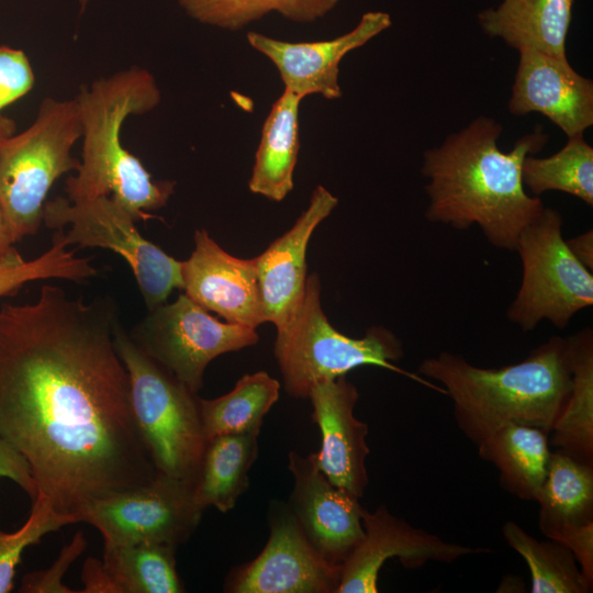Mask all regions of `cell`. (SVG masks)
<instances>
[{
	"label": "cell",
	"mask_w": 593,
	"mask_h": 593,
	"mask_svg": "<svg viewBox=\"0 0 593 593\" xmlns=\"http://www.w3.org/2000/svg\"><path fill=\"white\" fill-rule=\"evenodd\" d=\"M270 535L262 551L228 577L233 593H336L342 567L311 545L291 510L271 508Z\"/></svg>",
	"instance_id": "7c38bea8"
},
{
	"label": "cell",
	"mask_w": 593,
	"mask_h": 593,
	"mask_svg": "<svg viewBox=\"0 0 593 593\" xmlns=\"http://www.w3.org/2000/svg\"><path fill=\"white\" fill-rule=\"evenodd\" d=\"M302 97L284 89L272 104L261 128L248 188L280 202L293 189L300 149L299 109Z\"/></svg>",
	"instance_id": "44dd1931"
},
{
	"label": "cell",
	"mask_w": 593,
	"mask_h": 593,
	"mask_svg": "<svg viewBox=\"0 0 593 593\" xmlns=\"http://www.w3.org/2000/svg\"><path fill=\"white\" fill-rule=\"evenodd\" d=\"M417 373L440 383L461 432L475 445L506 424L550 434L571 390L568 338L552 336L522 361L482 368L459 354L424 359Z\"/></svg>",
	"instance_id": "3957f363"
},
{
	"label": "cell",
	"mask_w": 593,
	"mask_h": 593,
	"mask_svg": "<svg viewBox=\"0 0 593 593\" xmlns=\"http://www.w3.org/2000/svg\"><path fill=\"white\" fill-rule=\"evenodd\" d=\"M279 382L265 371L243 376L235 388L216 399L199 398L208 439L225 434H259L264 416L279 399Z\"/></svg>",
	"instance_id": "484cf974"
},
{
	"label": "cell",
	"mask_w": 593,
	"mask_h": 593,
	"mask_svg": "<svg viewBox=\"0 0 593 593\" xmlns=\"http://www.w3.org/2000/svg\"><path fill=\"white\" fill-rule=\"evenodd\" d=\"M81 122L80 167L65 186L70 202L109 195L137 221L155 216L175 191V181L153 180L142 161L121 143L130 115L153 111L161 101L155 77L133 66L80 88L76 97Z\"/></svg>",
	"instance_id": "277c9868"
},
{
	"label": "cell",
	"mask_w": 593,
	"mask_h": 593,
	"mask_svg": "<svg viewBox=\"0 0 593 593\" xmlns=\"http://www.w3.org/2000/svg\"><path fill=\"white\" fill-rule=\"evenodd\" d=\"M176 549L155 542L104 546L102 561L120 593H181Z\"/></svg>",
	"instance_id": "4316f807"
},
{
	"label": "cell",
	"mask_w": 593,
	"mask_h": 593,
	"mask_svg": "<svg viewBox=\"0 0 593 593\" xmlns=\"http://www.w3.org/2000/svg\"><path fill=\"white\" fill-rule=\"evenodd\" d=\"M118 323L110 298L86 302L49 283L31 303L0 306V437L59 513L78 517L157 475L115 348Z\"/></svg>",
	"instance_id": "6da1fadb"
},
{
	"label": "cell",
	"mask_w": 593,
	"mask_h": 593,
	"mask_svg": "<svg viewBox=\"0 0 593 593\" xmlns=\"http://www.w3.org/2000/svg\"><path fill=\"white\" fill-rule=\"evenodd\" d=\"M79 138L81 122L76 98L47 97L26 130L1 141L0 211L14 244L38 231L54 182L79 169L80 160L71 155Z\"/></svg>",
	"instance_id": "5b68a950"
},
{
	"label": "cell",
	"mask_w": 593,
	"mask_h": 593,
	"mask_svg": "<svg viewBox=\"0 0 593 593\" xmlns=\"http://www.w3.org/2000/svg\"><path fill=\"white\" fill-rule=\"evenodd\" d=\"M43 222L49 228H63L67 245L119 254L128 264L148 310L166 303L175 289L183 290L182 261L144 238L132 215L109 195L81 202L57 197L45 202Z\"/></svg>",
	"instance_id": "9c48e42d"
},
{
	"label": "cell",
	"mask_w": 593,
	"mask_h": 593,
	"mask_svg": "<svg viewBox=\"0 0 593 593\" xmlns=\"http://www.w3.org/2000/svg\"><path fill=\"white\" fill-rule=\"evenodd\" d=\"M309 398L322 436L320 450L310 454L312 459L332 484L360 499L369 483L366 459L370 449L368 425L354 415L357 388L340 376L315 383Z\"/></svg>",
	"instance_id": "2e32d148"
},
{
	"label": "cell",
	"mask_w": 593,
	"mask_h": 593,
	"mask_svg": "<svg viewBox=\"0 0 593 593\" xmlns=\"http://www.w3.org/2000/svg\"><path fill=\"white\" fill-rule=\"evenodd\" d=\"M573 256L589 270H593V232L592 228L566 239Z\"/></svg>",
	"instance_id": "f35d334b"
},
{
	"label": "cell",
	"mask_w": 593,
	"mask_h": 593,
	"mask_svg": "<svg viewBox=\"0 0 593 593\" xmlns=\"http://www.w3.org/2000/svg\"><path fill=\"white\" fill-rule=\"evenodd\" d=\"M548 435L537 427L506 424L479 443L478 452L496 468L506 491L536 501L552 452Z\"/></svg>",
	"instance_id": "7402d4cb"
},
{
	"label": "cell",
	"mask_w": 593,
	"mask_h": 593,
	"mask_svg": "<svg viewBox=\"0 0 593 593\" xmlns=\"http://www.w3.org/2000/svg\"><path fill=\"white\" fill-rule=\"evenodd\" d=\"M522 181L536 197L546 191H561L593 205V147L583 134L568 137L556 154L537 158L525 157Z\"/></svg>",
	"instance_id": "f1b7e54d"
},
{
	"label": "cell",
	"mask_w": 593,
	"mask_h": 593,
	"mask_svg": "<svg viewBox=\"0 0 593 593\" xmlns=\"http://www.w3.org/2000/svg\"><path fill=\"white\" fill-rule=\"evenodd\" d=\"M288 469L294 479L289 508L318 553L342 567L365 535L359 497L332 484L311 455L290 451Z\"/></svg>",
	"instance_id": "5bb4252c"
},
{
	"label": "cell",
	"mask_w": 593,
	"mask_h": 593,
	"mask_svg": "<svg viewBox=\"0 0 593 593\" xmlns=\"http://www.w3.org/2000/svg\"><path fill=\"white\" fill-rule=\"evenodd\" d=\"M202 513L189 485L157 473L147 484L86 505L78 517L99 530L104 546L155 542L178 548Z\"/></svg>",
	"instance_id": "8fae6325"
},
{
	"label": "cell",
	"mask_w": 593,
	"mask_h": 593,
	"mask_svg": "<svg viewBox=\"0 0 593 593\" xmlns=\"http://www.w3.org/2000/svg\"><path fill=\"white\" fill-rule=\"evenodd\" d=\"M114 344L128 373L134 416L157 473L192 489L208 443L197 393L145 354L120 323Z\"/></svg>",
	"instance_id": "8992f818"
},
{
	"label": "cell",
	"mask_w": 593,
	"mask_h": 593,
	"mask_svg": "<svg viewBox=\"0 0 593 593\" xmlns=\"http://www.w3.org/2000/svg\"><path fill=\"white\" fill-rule=\"evenodd\" d=\"M35 77L22 49L0 46V113L3 108L30 92Z\"/></svg>",
	"instance_id": "836d02e7"
},
{
	"label": "cell",
	"mask_w": 593,
	"mask_h": 593,
	"mask_svg": "<svg viewBox=\"0 0 593 593\" xmlns=\"http://www.w3.org/2000/svg\"><path fill=\"white\" fill-rule=\"evenodd\" d=\"M197 22L237 32L276 12L295 23H313L329 13L340 0H176Z\"/></svg>",
	"instance_id": "83f0119b"
},
{
	"label": "cell",
	"mask_w": 593,
	"mask_h": 593,
	"mask_svg": "<svg viewBox=\"0 0 593 593\" xmlns=\"http://www.w3.org/2000/svg\"><path fill=\"white\" fill-rule=\"evenodd\" d=\"M361 518L363 538L342 566L336 593H377L380 569L390 558L395 557L405 568L414 569L429 561L451 563L466 556L491 551L445 541L394 516L385 505L374 512L363 508Z\"/></svg>",
	"instance_id": "4fadbf2b"
},
{
	"label": "cell",
	"mask_w": 593,
	"mask_h": 593,
	"mask_svg": "<svg viewBox=\"0 0 593 593\" xmlns=\"http://www.w3.org/2000/svg\"><path fill=\"white\" fill-rule=\"evenodd\" d=\"M507 545L529 568L532 593H588L592 586L585 581L571 551L555 541H541L508 521L502 527Z\"/></svg>",
	"instance_id": "f546056e"
},
{
	"label": "cell",
	"mask_w": 593,
	"mask_h": 593,
	"mask_svg": "<svg viewBox=\"0 0 593 593\" xmlns=\"http://www.w3.org/2000/svg\"><path fill=\"white\" fill-rule=\"evenodd\" d=\"M89 0H79L80 13H83Z\"/></svg>",
	"instance_id": "ab89813d"
},
{
	"label": "cell",
	"mask_w": 593,
	"mask_h": 593,
	"mask_svg": "<svg viewBox=\"0 0 593 593\" xmlns=\"http://www.w3.org/2000/svg\"><path fill=\"white\" fill-rule=\"evenodd\" d=\"M130 335L194 393L202 388L205 368L215 357L258 342L255 328L220 322L184 293L172 303L148 310Z\"/></svg>",
	"instance_id": "30bf717a"
},
{
	"label": "cell",
	"mask_w": 593,
	"mask_h": 593,
	"mask_svg": "<svg viewBox=\"0 0 593 593\" xmlns=\"http://www.w3.org/2000/svg\"><path fill=\"white\" fill-rule=\"evenodd\" d=\"M574 556L585 581L593 584V522L559 528L547 536Z\"/></svg>",
	"instance_id": "e575fe53"
},
{
	"label": "cell",
	"mask_w": 593,
	"mask_h": 593,
	"mask_svg": "<svg viewBox=\"0 0 593 593\" xmlns=\"http://www.w3.org/2000/svg\"><path fill=\"white\" fill-rule=\"evenodd\" d=\"M337 204L334 194L317 186L292 227L254 258L264 316L277 331L286 327L301 307L307 278L309 240Z\"/></svg>",
	"instance_id": "d6986e66"
},
{
	"label": "cell",
	"mask_w": 593,
	"mask_h": 593,
	"mask_svg": "<svg viewBox=\"0 0 593 593\" xmlns=\"http://www.w3.org/2000/svg\"><path fill=\"white\" fill-rule=\"evenodd\" d=\"M320 293L318 277L312 273L306 278L298 313L286 327L277 331L275 355L287 393L309 398L317 382L346 376L360 366H377L445 394L441 387L393 363L403 356V346L391 331L372 326L363 337L353 338L335 329L322 310Z\"/></svg>",
	"instance_id": "52a82bcc"
},
{
	"label": "cell",
	"mask_w": 593,
	"mask_h": 593,
	"mask_svg": "<svg viewBox=\"0 0 593 593\" xmlns=\"http://www.w3.org/2000/svg\"><path fill=\"white\" fill-rule=\"evenodd\" d=\"M75 523H79L76 515L57 512L38 493L32 502L29 517L20 528L12 533L0 528V593L13 590L16 568L26 548L40 544L45 535Z\"/></svg>",
	"instance_id": "1f68e13d"
},
{
	"label": "cell",
	"mask_w": 593,
	"mask_h": 593,
	"mask_svg": "<svg viewBox=\"0 0 593 593\" xmlns=\"http://www.w3.org/2000/svg\"><path fill=\"white\" fill-rule=\"evenodd\" d=\"M502 131L494 119L479 116L424 153L425 216L456 230L477 225L492 246L515 251L522 231L545 206L525 190L523 161L542 149L548 134L537 127L504 153L497 147Z\"/></svg>",
	"instance_id": "7a4b0ae2"
},
{
	"label": "cell",
	"mask_w": 593,
	"mask_h": 593,
	"mask_svg": "<svg viewBox=\"0 0 593 593\" xmlns=\"http://www.w3.org/2000/svg\"><path fill=\"white\" fill-rule=\"evenodd\" d=\"M574 0H502L478 13L481 30L516 51L532 48L564 58Z\"/></svg>",
	"instance_id": "ffe728a7"
},
{
	"label": "cell",
	"mask_w": 593,
	"mask_h": 593,
	"mask_svg": "<svg viewBox=\"0 0 593 593\" xmlns=\"http://www.w3.org/2000/svg\"><path fill=\"white\" fill-rule=\"evenodd\" d=\"M562 225L561 214L544 206L517 240L523 276L506 316L524 332L542 320L564 328L578 312L593 305L592 271L569 249Z\"/></svg>",
	"instance_id": "ba28073f"
},
{
	"label": "cell",
	"mask_w": 593,
	"mask_h": 593,
	"mask_svg": "<svg viewBox=\"0 0 593 593\" xmlns=\"http://www.w3.org/2000/svg\"><path fill=\"white\" fill-rule=\"evenodd\" d=\"M63 228L56 230L53 244L41 256L25 260L21 255L0 260V298L18 291L27 282L63 279L83 282L97 275L89 257H78L69 250Z\"/></svg>",
	"instance_id": "4dcf8cb0"
},
{
	"label": "cell",
	"mask_w": 593,
	"mask_h": 593,
	"mask_svg": "<svg viewBox=\"0 0 593 593\" xmlns=\"http://www.w3.org/2000/svg\"><path fill=\"white\" fill-rule=\"evenodd\" d=\"M508 111L538 112L569 137L593 125V82L577 72L567 57L521 48Z\"/></svg>",
	"instance_id": "e0dca14e"
},
{
	"label": "cell",
	"mask_w": 593,
	"mask_h": 593,
	"mask_svg": "<svg viewBox=\"0 0 593 593\" xmlns=\"http://www.w3.org/2000/svg\"><path fill=\"white\" fill-rule=\"evenodd\" d=\"M87 547L82 532H77L71 541L64 546L55 562L45 570L27 572L21 582V593H77L65 583L63 578L70 564L77 560Z\"/></svg>",
	"instance_id": "d6a6232c"
},
{
	"label": "cell",
	"mask_w": 593,
	"mask_h": 593,
	"mask_svg": "<svg viewBox=\"0 0 593 593\" xmlns=\"http://www.w3.org/2000/svg\"><path fill=\"white\" fill-rule=\"evenodd\" d=\"M571 390L552 429L549 445L593 465V332L568 337Z\"/></svg>",
	"instance_id": "603a6c76"
},
{
	"label": "cell",
	"mask_w": 593,
	"mask_h": 593,
	"mask_svg": "<svg viewBox=\"0 0 593 593\" xmlns=\"http://www.w3.org/2000/svg\"><path fill=\"white\" fill-rule=\"evenodd\" d=\"M0 478L18 484L33 502L38 489L27 460L10 443L0 437Z\"/></svg>",
	"instance_id": "d590c367"
},
{
	"label": "cell",
	"mask_w": 593,
	"mask_h": 593,
	"mask_svg": "<svg viewBox=\"0 0 593 593\" xmlns=\"http://www.w3.org/2000/svg\"><path fill=\"white\" fill-rule=\"evenodd\" d=\"M81 593H120V590L103 561L89 557L81 571Z\"/></svg>",
	"instance_id": "8d00e7d4"
},
{
	"label": "cell",
	"mask_w": 593,
	"mask_h": 593,
	"mask_svg": "<svg viewBox=\"0 0 593 593\" xmlns=\"http://www.w3.org/2000/svg\"><path fill=\"white\" fill-rule=\"evenodd\" d=\"M392 24L389 13L369 11L349 32L332 40L287 42L248 32L247 42L278 69L284 89L304 98L320 94L327 100L342 97L339 65L345 55L363 46Z\"/></svg>",
	"instance_id": "9a60e30c"
},
{
	"label": "cell",
	"mask_w": 593,
	"mask_h": 593,
	"mask_svg": "<svg viewBox=\"0 0 593 593\" xmlns=\"http://www.w3.org/2000/svg\"><path fill=\"white\" fill-rule=\"evenodd\" d=\"M593 465L561 450L551 452L536 502L539 528L547 537L564 526L593 522Z\"/></svg>",
	"instance_id": "d4e9b609"
},
{
	"label": "cell",
	"mask_w": 593,
	"mask_h": 593,
	"mask_svg": "<svg viewBox=\"0 0 593 593\" xmlns=\"http://www.w3.org/2000/svg\"><path fill=\"white\" fill-rule=\"evenodd\" d=\"M194 244L182 261L184 294L228 323L251 328L265 323L254 258L230 255L205 230L195 231Z\"/></svg>",
	"instance_id": "ac0fdd59"
},
{
	"label": "cell",
	"mask_w": 593,
	"mask_h": 593,
	"mask_svg": "<svg viewBox=\"0 0 593 593\" xmlns=\"http://www.w3.org/2000/svg\"><path fill=\"white\" fill-rule=\"evenodd\" d=\"M15 133V122L13 119L0 113V143L5 137ZM20 254L14 247L8 231L5 228L3 217L0 211V260L18 257Z\"/></svg>",
	"instance_id": "74e56055"
},
{
	"label": "cell",
	"mask_w": 593,
	"mask_h": 593,
	"mask_svg": "<svg viewBox=\"0 0 593 593\" xmlns=\"http://www.w3.org/2000/svg\"><path fill=\"white\" fill-rule=\"evenodd\" d=\"M258 434H225L208 439L193 500L204 511H231L248 486V472L257 458Z\"/></svg>",
	"instance_id": "cb8c5ba5"
}]
</instances>
